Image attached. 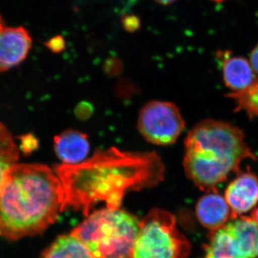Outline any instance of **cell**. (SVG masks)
Segmentation results:
<instances>
[{
    "label": "cell",
    "instance_id": "obj_21",
    "mask_svg": "<svg viewBox=\"0 0 258 258\" xmlns=\"http://www.w3.org/2000/svg\"><path fill=\"white\" fill-rule=\"evenodd\" d=\"M154 1L157 3V4L167 6V5L173 4L176 0H154Z\"/></svg>",
    "mask_w": 258,
    "mask_h": 258
},
{
    "label": "cell",
    "instance_id": "obj_22",
    "mask_svg": "<svg viewBox=\"0 0 258 258\" xmlns=\"http://www.w3.org/2000/svg\"><path fill=\"white\" fill-rule=\"evenodd\" d=\"M3 29V20H2L1 16H0V31Z\"/></svg>",
    "mask_w": 258,
    "mask_h": 258
},
{
    "label": "cell",
    "instance_id": "obj_23",
    "mask_svg": "<svg viewBox=\"0 0 258 258\" xmlns=\"http://www.w3.org/2000/svg\"><path fill=\"white\" fill-rule=\"evenodd\" d=\"M212 1L215 2V3H220L222 2L225 1V0H212Z\"/></svg>",
    "mask_w": 258,
    "mask_h": 258
},
{
    "label": "cell",
    "instance_id": "obj_8",
    "mask_svg": "<svg viewBox=\"0 0 258 258\" xmlns=\"http://www.w3.org/2000/svg\"><path fill=\"white\" fill-rule=\"evenodd\" d=\"M226 202L232 212V220L244 216L258 203V177L247 171L239 173L225 189Z\"/></svg>",
    "mask_w": 258,
    "mask_h": 258
},
{
    "label": "cell",
    "instance_id": "obj_17",
    "mask_svg": "<svg viewBox=\"0 0 258 258\" xmlns=\"http://www.w3.org/2000/svg\"><path fill=\"white\" fill-rule=\"evenodd\" d=\"M46 45L52 52H60L64 50L66 42H64L63 37L61 35H57L49 40L47 42Z\"/></svg>",
    "mask_w": 258,
    "mask_h": 258
},
{
    "label": "cell",
    "instance_id": "obj_19",
    "mask_svg": "<svg viewBox=\"0 0 258 258\" xmlns=\"http://www.w3.org/2000/svg\"><path fill=\"white\" fill-rule=\"evenodd\" d=\"M26 140L28 141V142H25V141H24V142H23L24 147H25V145H28V151L32 150V149H35V146L37 145V142L36 141H35V139L33 138V137H30V136H28V137H27Z\"/></svg>",
    "mask_w": 258,
    "mask_h": 258
},
{
    "label": "cell",
    "instance_id": "obj_18",
    "mask_svg": "<svg viewBox=\"0 0 258 258\" xmlns=\"http://www.w3.org/2000/svg\"><path fill=\"white\" fill-rule=\"evenodd\" d=\"M249 62L253 69L254 74L258 75V43L249 54Z\"/></svg>",
    "mask_w": 258,
    "mask_h": 258
},
{
    "label": "cell",
    "instance_id": "obj_14",
    "mask_svg": "<svg viewBox=\"0 0 258 258\" xmlns=\"http://www.w3.org/2000/svg\"><path fill=\"white\" fill-rule=\"evenodd\" d=\"M19 158L18 148L9 131L0 123V191L8 172L16 164Z\"/></svg>",
    "mask_w": 258,
    "mask_h": 258
},
{
    "label": "cell",
    "instance_id": "obj_4",
    "mask_svg": "<svg viewBox=\"0 0 258 258\" xmlns=\"http://www.w3.org/2000/svg\"><path fill=\"white\" fill-rule=\"evenodd\" d=\"M140 222L119 209L93 212L71 232L94 258H131Z\"/></svg>",
    "mask_w": 258,
    "mask_h": 258
},
{
    "label": "cell",
    "instance_id": "obj_11",
    "mask_svg": "<svg viewBox=\"0 0 258 258\" xmlns=\"http://www.w3.org/2000/svg\"><path fill=\"white\" fill-rule=\"evenodd\" d=\"M57 157L64 164L76 165L86 160L90 151L87 135L75 129H68L54 139Z\"/></svg>",
    "mask_w": 258,
    "mask_h": 258
},
{
    "label": "cell",
    "instance_id": "obj_15",
    "mask_svg": "<svg viewBox=\"0 0 258 258\" xmlns=\"http://www.w3.org/2000/svg\"><path fill=\"white\" fill-rule=\"evenodd\" d=\"M225 96L235 102V112L244 111L250 119H258V78L244 89Z\"/></svg>",
    "mask_w": 258,
    "mask_h": 258
},
{
    "label": "cell",
    "instance_id": "obj_2",
    "mask_svg": "<svg viewBox=\"0 0 258 258\" xmlns=\"http://www.w3.org/2000/svg\"><path fill=\"white\" fill-rule=\"evenodd\" d=\"M58 176L41 164H15L0 191V236L18 240L46 230L63 211Z\"/></svg>",
    "mask_w": 258,
    "mask_h": 258
},
{
    "label": "cell",
    "instance_id": "obj_10",
    "mask_svg": "<svg viewBox=\"0 0 258 258\" xmlns=\"http://www.w3.org/2000/svg\"><path fill=\"white\" fill-rule=\"evenodd\" d=\"M197 217L210 232L218 230L232 220V212L225 198L217 191H209L198 200Z\"/></svg>",
    "mask_w": 258,
    "mask_h": 258
},
{
    "label": "cell",
    "instance_id": "obj_16",
    "mask_svg": "<svg viewBox=\"0 0 258 258\" xmlns=\"http://www.w3.org/2000/svg\"><path fill=\"white\" fill-rule=\"evenodd\" d=\"M120 23L125 31L133 33L138 31L142 26V22L137 15L134 14L123 15L120 18Z\"/></svg>",
    "mask_w": 258,
    "mask_h": 258
},
{
    "label": "cell",
    "instance_id": "obj_9",
    "mask_svg": "<svg viewBox=\"0 0 258 258\" xmlns=\"http://www.w3.org/2000/svg\"><path fill=\"white\" fill-rule=\"evenodd\" d=\"M31 45V37L23 27L3 28L0 31V72L20 63Z\"/></svg>",
    "mask_w": 258,
    "mask_h": 258
},
{
    "label": "cell",
    "instance_id": "obj_5",
    "mask_svg": "<svg viewBox=\"0 0 258 258\" xmlns=\"http://www.w3.org/2000/svg\"><path fill=\"white\" fill-rule=\"evenodd\" d=\"M190 244L169 212L154 209L140 222L131 258H186Z\"/></svg>",
    "mask_w": 258,
    "mask_h": 258
},
{
    "label": "cell",
    "instance_id": "obj_12",
    "mask_svg": "<svg viewBox=\"0 0 258 258\" xmlns=\"http://www.w3.org/2000/svg\"><path fill=\"white\" fill-rule=\"evenodd\" d=\"M222 58V77L226 87L231 92L244 89L256 79L249 60L240 56H232L230 52H224Z\"/></svg>",
    "mask_w": 258,
    "mask_h": 258
},
{
    "label": "cell",
    "instance_id": "obj_13",
    "mask_svg": "<svg viewBox=\"0 0 258 258\" xmlns=\"http://www.w3.org/2000/svg\"><path fill=\"white\" fill-rule=\"evenodd\" d=\"M41 258H94L82 242L72 235H62L52 242Z\"/></svg>",
    "mask_w": 258,
    "mask_h": 258
},
{
    "label": "cell",
    "instance_id": "obj_7",
    "mask_svg": "<svg viewBox=\"0 0 258 258\" xmlns=\"http://www.w3.org/2000/svg\"><path fill=\"white\" fill-rule=\"evenodd\" d=\"M184 128L179 108L170 102L150 101L139 111V132L146 140L155 145L175 143Z\"/></svg>",
    "mask_w": 258,
    "mask_h": 258
},
{
    "label": "cell",
    "instance_id": "obj_6",
    "mask_svg": "<svg viewBox=\"0 0 258 258\" xmlns=\"http://www.w3.org/2000/svg\"><path fill=\"white\" fill-rule=\"evenodd\" d=\"M258 228L250 217L233 219L210 232L204 258H255Z\"/></svg>",
    "mask_w": 258,
    "mask_h": 258
},
{
    "label": "cell",
    "instance_id": "obj_20",
    "mask_svg": "<svg viewBox=\"0 0 258 258\" xmlns=\"http://www.w3.org/2000/svg\"><path fill=\"white\" fill-rule=\"evenodd\" d=\"M250 217L252 218V220H253L258 228V207L254 209L253 211L252 212Z\"/></svg>",
    "mask_w": 258,
    "mask_h": 258
},
{
    "label": "cell",
    "instance_id": "obj_3",
    "mask_svg": "<svg viewBox=\"0 0 258 258\" xmlns=\"http://www.w3.org/2000/svg\"><path fill=\"white\" fill-rule=\"evenodd\" d=\"M185 174L203 191H217V185L241 163L255 156L244 140L242 131L228 122L207 119L195 125L184 141Z\"/></svg>",
    "mask_w": 258,
    "mask_h": 258
},
{
    "label": "cell",
    "instance_id": "obj_1",
    "mask_svg": "<svg viewBox=\"0 0 258 258\" xmlns=\"http://www.w3.org/2000/svg\"><path fill=\"white\" fill-rule=\"evenodd\" d=\"M164 166L155 152H126L111 148L98 150L76 165L61 164L55 173L64 193V206L82 210L106 203L119 208L127 191L151 187L164 179Z\"/></svg>",
    "mask_w": 258,
    "mask_h": 258
},
{
    "label": "cell",
    "instance_id": "obj_24",
    "mask_svg": "<svg viewBox=\"0 0 258 258\" xmlns=\"http://www.w3.org/2000/svg\"><path fill=\"white\" fill-rule=\"evenodd\" d=\"M256 257H257L258 258V245H257V256Z\"/></svg>",
    "mask_w": 258,
    "mask_h": 258
}]
</instances>
